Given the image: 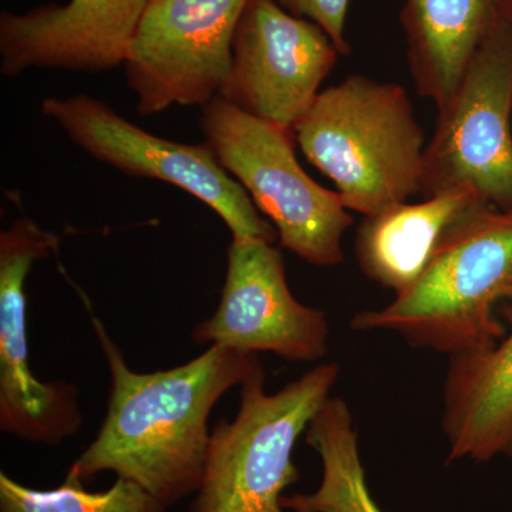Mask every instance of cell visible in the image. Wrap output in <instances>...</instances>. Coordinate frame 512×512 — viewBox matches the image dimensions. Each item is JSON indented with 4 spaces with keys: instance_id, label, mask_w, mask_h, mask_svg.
<instances>
[{
    "instance_id": "13",
    "label": "cell",
    "mask_w": 512,
    "mask_h": 512,
    "mask_svg": "<svg viewBox=\"0 0 512 512\" xmlns=\"http://www.w3.org/2000/svg\"><path fill=\"white\" fill-rule=\"evenodd\" d=\"M443 397L448 463L512 457V330L491 348L451 356Z\"/></svg>"
},
{
    "instance_id": "9",
    "label": "cell",
    "mask_w": 512,
    "mask_h": 512,
    "mask_svg": "<svg viewBox=\"0 0 512 512\" xmlns=\"http://www.w3.org/2000/svg\"><path fill=\"white\" fill-rule=\"evenodd\" d=\"M339 57L316 23L296 18L276 0H249L235 30L231 70L220 97L293 131Z\"/></svg>"
},
{
    "instance_id": "18",
    "label": "cell",
    "mask_w": 512,
    "mask_h": 512,
    "mask_svg": "<svg viewBox=\"0 0 512 512\" xmlns=\"http://www.w3.org/2000/svg\"><path fill=\"white\" fill-rule=\"evenodd\" d=\"M276 2L296 18L311 20L325 30L340 56L350 55V45L345 36L350 0H276Z\"/></svg>"
},
{
    "instance_id": "11",
    "label": "cell",
    "mask_w": 512,
    "mask_h": 512,
    "mask_svg": "<svg viewBox=\"0 0 512 512\" xmlns=\"http://www.w3.org/2000/svg\"><path fill=\"white\" fill-rule=\"evenodd\" d=\"M328 316L289 289L282 252L261 239L232 238L217 311L192 332L195 343L269 352L289 362L328 355Z\"/></svg>"
},
{
    "instance_id": "15",
    "label": "cell",
    "mask_w": 512,
    "mask_h": 512,
    "mask_svg": "<svg viewBox=\"0 0 512 512\" xmlns=\"http://www.w3.org/2000/svg\"><path fill=\"white\" fill-rule=\"evenodd\" d=\"M484 204L467 192L451 191L363 218L356 232L363 274L396 293L404 291L420 278L458 224Z\"/></svg>"
},
{
    "instance_id": "10",
    "label": "cell",
    "mask_w": 512,
    "mask_h": 512,
    "mask_svg": "<svg viewBox=\"0 0 512 512\" xmlns=\"http://www.w3.org/2000/svg\"><path fill=\"white\" fill-rule=\"evenodd\" d=\"M59 239L30 218L0 234V429L46 446L74 436L83 423L77 387L42 382L29 362L26 281Z\"/></svg>"
},
{
    "instance_id": "19",
    "label": "cell",
    "mask_w": 512,
    "mask_h": 512,
    "mask_svg": "<svg viewBox=\"0 0 512 512\" xmlns=\"http://www.w3.org/2000/svg\"><path fill=\"white\" fill-rule=\"evenodd\" d=\"M505 15L512 20V0H503Z\"/></svg>"
},
{
    "instance_id": "1",
    "label": "cell",
    "mask_w": 512,
    "mask_h": 512,
    "mask_svg": "<svg viewBox=\"0 0 512 512\" xmlns=\"http://www.w3.org/2000/svg\"><path fill=\"white\" fill-rule=\"evenodd\" d=\"M92 322L110 370L109 400L96 439L69 473L89 483L111 471L173 507L200 488L215 404L264 370L261 362L255 353L211 346L184 365L138 373L103 323L96 316Z\"/></svg>"
},
{
    "instance_id": "8",
    "label": "cell",
    "mask_w": 512,
    "mask_h": 512,
    "mask_svg": "<svg viewBox=\"0 0 512 512\" xmlns=\"http://www.w3.org/2000/svg\"><path fill=\"white\" fill-rule=\"evenodd\" d=\"M249 0H153L128 46L126 77L140 116L220 96Z\"/></svg>"
},
{
    "instance_id": "7",
    "label": "cell",
    "mask_w": 512,
    "mask_h": 512,
    "mask_svg": "<svg viewBox=\"0 0 512 512\" xmlns=\"http://www.w3.org/2000/svg\"><path fill=\"white\" fill-rule=\"evenodd\" d=\"M42 114L101 163L133 177L181 188L217 212L232 238L274 244L278 232L262 218L241 184L222 168L207 143L183 144L154 136L121 117L109 104L79 96L42 101Z\"/></svg>"
},
{
    "instance_id": "2",
    "label": "cell",
    "mask_w": 512,
    "mask_h": 512,
    "mask_svg": "<svg viewBox=\"0 0 512 512\" xmlns=\"http://www.w3.org/2000/svg\"><path fill=\"white\" fill-rule=\"evenodd\" d=\"M512 302V210L484 204L458 224L409 288L353 316L357 332H394L448 356L491 348L507 335L495 316Z\"/></svg>"
},
{
    "instance_id": "4",
    "label": "cell",
    "mask_w": 512,
    "mask_h": 512,
    "mask_svg": "<svg viewBox=\"0 0 512 512\" xmlns=\"http://www.w3.org/2000/svg\"><path fill=\"white\" fill-rule=\"evenodd\" d=\"M339 376L338 363H322L271 394L264 370L249 377L235 419H222L211 431L191 512H285L284 491L301 478L293 463L296 441Z\"/></svg>"
},
{
    "instance_id": "12",
    "label": "cell",
    "mask_w": 512,
    "mask_h": 512,
    "mask_svg": "<svg viewBox=\"0 0 512 512\" xmlns=\"http://www.w3.org/2000/svg\"><path fill=\"white\" fill-rule=\"evenodd\" d=\"M153 0H70L0 15V70L106 72L126 62L131 39Z\"/></svg>"
},
{
    "instance_id": "14",
    "label": "cell",
    "mask_w": 512,
    "mask_h": 512,
    "mask_svg": "<svg viewBox=\"0 0 512 512\" xmlns=\"http://www.w3.org/2000/svg\"><path fill=\"white\" fill-rule=\"evenodd\" d=\"M503 0H404L400 23L420 96L443 110L485 39L504 18Z\"/></svg>"
},
{
    "instance_id": "5",
    "label": "cell",
    "mask_w": 512,
    "mask_h": 512,
    "mask_svg": "<svg viewBox=\"0 0 512 512\" xmlns=\"http://www.w3.org/2000/svg\"><path fill=\"white\" fill-rule=\"evenodd\" d=\"M205 143L271 220L281 247L316 266L342 264L353 217L336 191L313 181L295 154V133L217 96L201 111Z\"/></svg>"
},
{
    "instance_id": "3",
    "label": "cell",
    "mask_w": 512,
    "mask_h": 512,
    "mask_svg": "<svg viewBox=\"0 0 512 512\" xmlns=\"http://www.w3.org/2000/svg\"><path fill=\"white\" fill-rule=\"evenodd\" d=\"M293 133L349 211L372 217L420 194L427 144L400 84L348 76L318 94Z\"/></svg>"
},
{
    "instance_id": "16",
    "label": "cell",
    "mask_w": 512,
    "mask_h": 512,
    "mask_svg": "<svg viewBox=\"0 0 512 512\" xmlns=\"http://www.w3.org/2000/svg\"><path fill=\"white\" fill-rule=\"evenodd\" d=\"M306 443L322 461V481L311 494L282 497L292 512H383L367 487L352 412L342 397L330 396L306 430Z\"/></svg>"
},
{
    "instance_id": "17",
    "label": "cell",
    "mask_w": 512,
    "mask_h": 512,
    "mask_svg": "<svg viewBox=\"0 0 512 512\" xmlns=\"http://www.w3.org/2000/svg\"><path fill=\"white\" fill-rule=\"evenodd\" d=\"M168 508L140 485L117 477L109 490L87 491L67 471L64 483L52 490L26 487L0 473V512H167Z\"/></svg>"
},
{
    "instance_id": "6",
    "label": "cell",
    "mask_w": 512,
    "mask_h": 512,
    "mask_svg": "<svg viewBox=\"0 0 512 512\" xmlns=\"http://www.w3.org/2000/svg\"><path fill=\"white\" fill-rule=\"evenodd\" d=\"M420 194L463 191L512 210V20L495 26L460 86L437 111Z\"/></svg>"
}]
</instances>
